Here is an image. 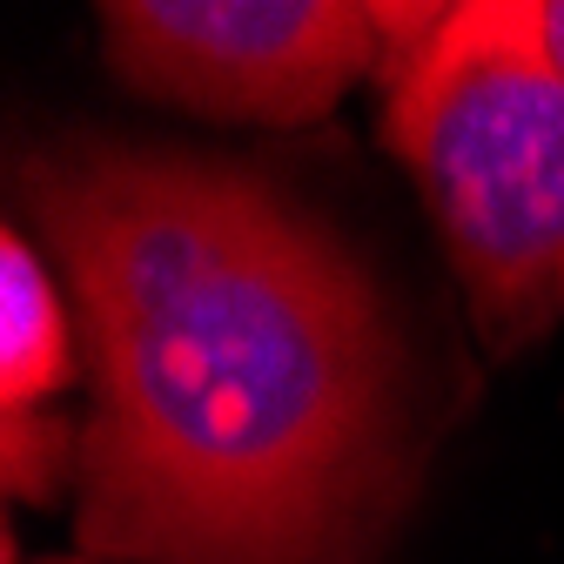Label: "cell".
<instances>
[{"label": "cell", "mask_w": 564, "mask_h": 564, "mask_svg": "<svg viewBox=\"0 0 564 564\" xmlns=\"http://www.w3.org/2000/svg\"><path fill=\"white\" fill-rule=\"evenodd\" d=\"M61 564H95V557H61Z\"/></svg>", "instance_id": "8992f818"}, {"label": "cell", "mask_w": 564, "mask_h": 564, "mask_svg": "<svg viewBox=\"0 0 564 564\" xmlns=\"http://www.w3.org/2000/svg\"><path fill=\"white\" fill-rule=\"evenodd\" d=\"M383 14V134L451 249L490 349L564 316V82L498 0Z\"/></svg>", "instance_id": "7a4b0ae2"}, {"label": "cell", "mask_w": 564, "mask_h": 564, "mask_svg": "<svg viewBox=\"0 0 564 564\" xmlns=\"http://www.w3.org/2000/svg\"><path fill=\"white\" fill-rule=\"evenodd\" d=\"M0 290H8V310H0V403H8V423H28L47 416L75 377V329H67L41 249L21 229H8V242H0Z\"/></svg>", "instance_id": "277c9868"}, {"label": "cell", "mask_w": 564, "mask_h": 564, "mask_svg": "<svg viewBox=\"0 0 564 564\" xmlns=\"http://www.w3.org/2000/svg\"><path fill=\"white\" fill-rule=\"evenodd\" d=\"M108 67L149 101L296 128L383 67V14L364 0H108Z\"/></svg>", "instance_id": "3957f363"}, {"label": "cell", "mask_w": 564, "mask_h": 564, "mask_svg": "<svg viewBox=\"0 0 564 564\" xmlns=\"http://www.w3.org/2000/svg\"><path fill=\"white\" fill-rule=\"evenodd\" d=\"M498 21L564 82V0H498Z\"/></svg>", "instance_id": "5b68a950"}, {"label": "cell", "mask_w": 564, "mask_h": 564, "mask_svg": "<svg viewBox=\"0 0 564 564\" xmlns=\"http://www.w3.org/2000/svg\"><path fill=\"white\" fill-rule=\"evenodd\" d=\"M21 202L75 290L95 564H370L397 524L410 370L377 275L275 175L61 134Z\"/></svg>", "instance_id": "6da1fadb"}]
</instances>
